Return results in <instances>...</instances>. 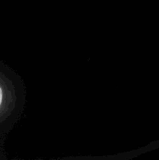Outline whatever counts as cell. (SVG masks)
I'll return each instance as SVG.
<instances>
[{
	"mask_svg": "<svg viewBox=\"0 0 159 160\" xmlns=\"http://www.w3.org/2000/svg\"><path fill=\"white\" fill-rule=\"evenodd\" d=\"M2 98H3V92H2V89L0 87V105L2 103Z\"/></svg>",
	"mask_w": 159,
	"mask_h": 160,
	"instance_id": "obj_1",
	"label": "cell"
}]
</instances>
